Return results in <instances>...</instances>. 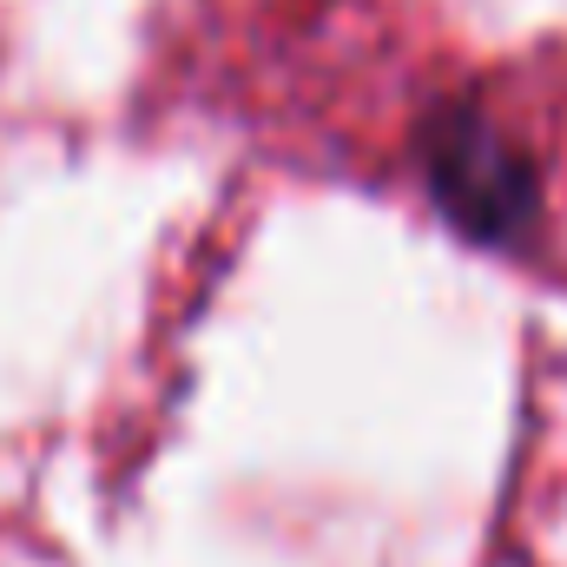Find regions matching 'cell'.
Instances as JSON below:
<instances>
[{
    "label": "cell",
    "instance_id": "1",
    "mask_svg": "<svg viewBox=\"0 0 567 567\" xmlns=\"http://www.w3.org/2000/svg\"><path fill=\"white\" fill-rule=\"evenodd\" d=\"M435 185L449 192V205L462 218H475L488 231L508 212H522V198H528V178L508 158V145L495 140L482 120H468V113L442 120V133H435Z\"/></svg>",
    "mask_w": 567,
    "mask_h": 567
}]
</instances>
